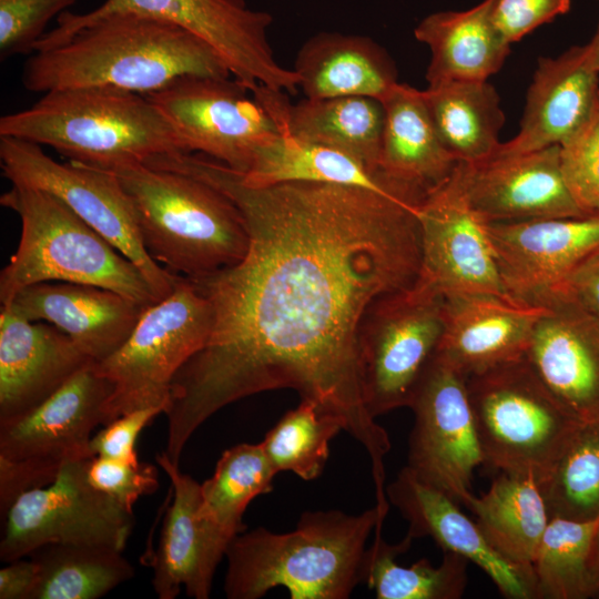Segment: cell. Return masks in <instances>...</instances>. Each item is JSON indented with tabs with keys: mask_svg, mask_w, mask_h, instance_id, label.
I'll list each match as a JSON object with an SVG mask.
<instances>
[{
	"mask_svg": "<svg viewBox=\"0 0 599 599\" xmlns=\"http://www.w3.org/2000/svg\"><path fill=\"white\" fill-rule=\"evenodd\" d=\"M133 12L173 23L210 45L251 93L260 85L294 94L300 79L283 67L268 41L273 17L244 0H105L84 18Z\"/></svg>",
	"mask_w": 599,
	"mask_h": 599,
	"instance_id": "obj_15",
	"label": "cell"
},
{
	"mask_svg": "<svg viewBox=\"0 0 599 599\" xmlns=\"http://www.w3.org/2000/svg\"><path fill=\"white\" fill-rule=\"evenodd\" d=\"M90 359L57 326L0 309V423L32 410Z\"/></svg>",
	"mask_w": 599,
	"mask_h": 599,
	"instance_id": "obj_21",
	"label": "cell"
},
{
	"mask_svg": "<svg viewBox=\"0 0 599 599\" xmlns=\"http://www.w3.org/2000/svg\"><path fill=\"white\" fill-rule=\"evenodd\" d=\"M156 463L171 483L172 501L152 559V586L160 599H174L182 587L189 597L209 599L220 560L199 515L201 484L180 470L164 453Z\"/></svg>",
	"mask_w": 599,
	"mask_h": 599,
	"instance_id": "obj_27",
	"label": "cell"
},
{
	"mask_svg": "<svg viewBox=\"0 0 599 599\" xmlns=\"http://www.w3.org/2000/svg\"><path fill=\"white\" fill-rule=\"evenodd\" d=\"M276 474L261 443H242L223 451L212 477L201 484L199 515L219 560L245 530L242 518L250 502L273 490Z\"/></svg>",
	"mask_w": 599,
	"mask_h": 599,
	"instance_id": "obj_31",
	"label": "cell"
},
{
	"mask_svg": "<svg viewBox=\"0 0 599 599\" xmlns=\"http://www.w3.org/2000/svg\"><path fill=\"white\" fill-rule=\"evenodd\" d=\"M465 195L485 223L586 215L561 170L560 145L477 162H459Z\"/></svg>",
	"mask_w": 599,
	"mask_h": 599,
	"instance_id": "obj_18",
	"label": "cell"
},
{
	"mask_svg": "<svg viewBox=\"0 0 599 599\" xmlns=\"http://www.w3.org/2000/svg\"><path fill=\"white\" fill-rule=\"evenodd\" d=\"M598 526L599 518L551 516L531 565L538 599L591 598L590 556Z\"/></svg>",
	"mask_w": 599,
	"mask_h": 599,
	"instance_id": "obj_36",
	"label": "cell"
},
{
	"mask_svg": "<svg viewBox=\"0 0 599 599\" xmlns=\"http://www.w3.org/2000/svg\"><path fill=\"white\" fill-rule=\"evenodd\" d=\"M541 487L551 516L599 518V423L582 424Z\"/></svg>",
	"mask_w": 599,
	"mask_h": 599,
	"instance_id": "obj_38",
	"label": "cell"
},
{
	"mask_svg": "<svg viewBox=\"0 0 599 599\" xmlns=\"http://www.w3.org/2000/svg\"><path fill=\"white\" fill-rule=\"evenodd\" d=\"M161 413H163L161 407H149L113 419L92 436L90 441L92 455L122 461H139L135 450L136 439L142 429Z\"/></svg>",
	"mask_w": 599,
	"mask_h": 599,
	"instance_id": "obj_43",
	"label": "cell"
},
{
	"mask_svg": "<svg viewBox=\"0 0 599 599\" xmlns=\"http://www.w3.org/2000/svg\"><path fill=\"white\" fill-rule=\"evenodd\" d=\"M466 507L499 555L512 564L531 568L551 518L537 476L499 473L489 489L479 497L474 495Z\"/></svg>",
	"mask_w": 599,
	"mask_h": 599,
	"instance_id": "obj_30",
	"label": "cell"
},
{
	"mask_svg": "<svg viewBox=\"0 0 599 599\" xmlns=\"http://www.w3.org/2000/svg\"><path fill=\"white\" fill-rule=\"evenodd\" d=\"M599 103V73L587 45L541 57L527 92L518 133L493 155L528 153L561 145L589 120Z\"/></svg>",
	"mask_w": 599,
	"mask_h": 599,
	"instance_id": "obj_23",
	"label": "cell"
},
{
	"mask_svg": "<svg viewBox=\"0 0 599 599\" xmlns=\"http://www.w3.org/2000/svg\"><path fill=\"white\" fill-rule=\"evenodd\" d=\"M0 203L21 221L18 248L0 273L1 305L42 282L109 288L143 307L159 302L142 272L54 194L12 184Z\"/></svg>",
	"mask_w": 599,
	"mask_h": 599,
	"instance_id": "obj_6",
	"label": "cell"
},
{
	"mask_svg": "<svg viewBox=\"0 0 599 599\" xmlns=\"http://www.w3.org/2000/svg\"><path fill=\"white\" fill-rule=\"evenodd\" d=\"M483 465L542 480L582 423L539 376L527 356L467 378Z\"/></svg>",
	"mask_w": 599,
	"mask_h": 599,
	"instance_id": "obj_7",
	"label": "cell"
},
{
	"mask_svg": "<svg viewBox=\"0 0 599 599\" xmlns=\"http://www.w3.org/2000/svg\"><path fill=\"white\" fill-rule=\"evenodd\" d=\"M112 385L91 361L39 406L0 423V510L23 493L52 483L61 468L90 459L92 432L103 425Z\"/></svg>",
	"mask_w": 599,
	"mask_h": 599,
	"instance_id": "obj_9",
	"label": "cell"
},
{
	"mask_svg": "<svg viewBox=\"0 0 599 599\" xmlns=\"http://www.w3.org/2000/svg\"><path fill=\"white\" fill-rule=\"evenodd\" d=\"M345 430L344 422L309 399H301L271 428L263 441V449L272 466L280 471H291L303 480L321 476L329 455V441Z\"/></svg>",
	"mask_w": 599,
	"mask_h": 599,
	"instance_id": "obj_37",
	"label": "cell"
},
{
	"mask_svg": "<svg viewBox=\"0 0 599 599\" xmlns=\"http://www.w3.org/2000/svg\"><path fill=\"white\" fill-rule=\"evenodd\" d=\"M88 479L93 487L132 511L134 502L159 488L158 469L151 464L122 461L94 456L88 466Z\"/></svg>",
	"mask_w": 599,
	"mask_h": 599,
	"instance_id": "obj_41",
	"label": "cell"
},
{
	"mask_svg": "<svg viewBox=\"0 0 599 599\" xmlns=\"http://www.w3.org/2000/svg\"><path fill=\"white\" fill-rule=\"evenodd\" d=\"M165 165L229 196L248 233L238 263L189 278L210 302L213 325L172 380L166 456L179 464L194 432L224 406L290 388L344 422L382 488L390 440L365 403L358 334L375 300L418 278L419 205L334 183L254 187L193 153Z\"/></svg>",
	"mask_w": 599,
	"mask_h": 599,
	"instance_id": "obj_1",
	"label": "cell"
},
{
	"mask_svg": "<svg viewBox=\"0 0 599 599\" xmlns=\"http://www.w3.org/2000/svg\"><path fill=\"white\" fill-rule=\"evenodd\" d=\"M57 22L24 63L28 91L105 87L145 95L186 75L231 77L210 45L164 20L133 12L84 18L64 11Z\"/></svg>",
	"mask_w": 599,
	"mask_h": 599,
	"instance_id": "obj_2",
	"label": "cell"
},
{
	"mask_svg": "<svg viewBox=\"0 0 599 599\" xmlns=\"http://www.w3.org/2000/svg\"><path fill=\"white\" fill-rule=\"evenodd\" d=\"M549 295L565 297L599 318V248L583 260L546 297Z\"/></svg>",
	"mask_w": 599,
	"mask_h": 599,
	"instance_id": "obj_44",
	"label": "cell"
},
{
	"mask_svg": "<svg viewBox=\"0 0 599 599\" xmlns=\"http://www.w3.org/2000/svg\"><path fill=\"white\" fill-rule=\"evenodd\" d=\"M386 497L408 522L414 539L430 537L443 549L478 566L509 599H538L531 568L512 564L486 540L458 502L417 478L406 466L386 487Z\"/></svg>",
	"mask_w": 599,
	"mask_h": 599,
	"instance_id": "obj_19",
	"label": "cell"
},
{
	"mask_svg": "<svg viewBox=\"0 0 599 599\" xmlns=\"http://www.w3.org/2000/svg\"><path fill=\"white\" fill-rule=\"evenodd\" d=\"M527 357L555 395L582 423H599V318L549 295Z\"/></svg>",
	"mask_w": 599,
	"mask_h": 599,
	"instance_id": "obj_20",
	"label": "cell"
},
{
	"mask_svg": "<svg viewBox=\"0 0 599 599\" xmlns=\"http://www.w3.org/2000/svg\"><path fill=\"white\" fill-rule=\"evenodd\" d=\"M0 136L48 145L69 161L100 169L186 153L144 94L105 87L43 93L29 109L1 116Z\"/></svg>",
	"mask_w": 599,
	"mask_h": 599,
	"instance_id": "obj_4",
	"label": "cell"
},
{
	"mask_svg": "<svg viewBox=\"0 0 599 599\" xmlns=\"http://www.w3.org/2000/svg\"><path fill=\"white\" fill-rule=\"evenodd\" d=\"M382 103L377 174L395 192L420 203L453 174L458 161L443 145L423 91L398 83Z\"/></svg>",
	"mask_w": 599,
	"mask_h": 599,
	"instance_id": "obj_25",
	"label": "cell"
},
{
	"mask_svg": "<svg viewBox=\"0 0 599 599\" xmlns=\"http://www.w3.org/2000/svg\"><path fill=\"white\" fill-rule=\"evenodd\" d=\"M90 459L65 464L52 483L28 490L13 501L2 517V561L23 558L47 545L123 551L133 528L132 511L91 485Z\"/></svg>",
	"mask_w": 599,
	"mask_h": 599,
	"instance_id": "obj_12",
	"label": "cell"
},
{
	"mask_svg": "<svg viewBox=\"0 0 599 599\" xmlns=\"http://www.w3.org/2000/svg\"><path fill=\"white\" fill-rule=\"evenodd\" d=\"M590 573L592 583L591 598H599V526L591 549Z\"/></svg>",
	"mask_w": 599,
	"mask_h": 599,
	"instance_id": "obj_46",
	"label": "cell"
},
{
	"mask_svg": "<svg viewBox=\"0 0 599 599\" xmlns=\"http://www.w3.org/2000/svg\"><path fill=\"white\" fill-rule=\"evenodd\" d=\"M29 556L39 570L33 599H97L134 576L122 551L109 547L47 545Z\"/></svg>",
	"mask_w": 599,
	"mask_h": 599,
	"instance_id": "obj_35",
	"label": "cell"
},
{
	"mask_svg": "<svg viewBox=\"0 0 599 599\" xmlns=\"http://www.w3.org/2000/svg\"><path fill=\"white\" fill-rule=\"evenodd\" d=\"M599 1V0H598Z\"/></svg>",
	"mask_w": 599,
	"mask_h": 599,
	"instance_id": "obj_48",
	"label": "cell"
},
{
	"mask_svg": "<svg viewBox=\"0 0 599 599\" xmlns=\"http://www.w3.org/2000/svg\"><path fill=\"white\" fill-rule=\"evenodd\" d=\"M0 570V599H33L39 570L35 561L22 558Z\"/></svg>",
	"mask_w": 599,
	"mask_h": 599,
	"instance_id": "obj_45",
	"label": "cell"
},
{
	"mask_svg": "<svg viewBox=\"0 0 599 599\" xmlns=\"http://www.w3.org/2000/svg\"><path fill=\"white\" fill-rule=\"evenodd\" d=\"M407 534L397 544L374 538L366 549L362 582L374 590L377 599H459L467 586V564L463 556L444 551L438 566L420 558L405 567L396 558L406 552L413 541Z\"/></svg>",
	"mask_w": 599,
	"mask_h": 599,
	"instance_id": "obj_34",
	"label": "cell"
},
{
	"mask_svg": "<svg viewBox=\"0 0 599 599\" xmlns=\"http://www.w3.org/2000/svg\"><path fill=\"white\" fill-rule=\"evenodd\" d=\"M109 170L131 197L145 251L173 274L196 278L238 263L248 233L232 200L185 173L129 163Z\"/></svg>",
	"mask_w": 599,
	"mask_h": 599,
	"instance_id": "obj_5",
	"label": "cell"
},
{
	"mask_svg": "<svg viewBox=\"0 0 599 599\" xmlns=\"http://www.w3.org/2000/svg\"><path fill=\"white\" fill-rule=\"evenodd\" d=\"M236 79L186 75L145 94L174 129L186 153L199 152L244 173L255 151L281 128Z\"/></svg>",
	"mask_w": 599,
	"mask_h": 599,
	"instance_id": "obj_13",
	"label": "cell"
},
{
	"mask_svg": "<svg viewBox=\"0 0 599 599\" xmlns=\"http://www.w3.org/2000/svg\"><path fill=\"white\" fill-rule=\"evenodd\" d=\"M506 293L540 302L599 248V213L486 223Z\"/></svg>",
	"mask_w": 599,
	"mask_h": 599,
	"instance_id": "obj_17",
	"label": "cell"
},
{
	"mask_svg": "<svg viewBox=\"0 0 599 599\" xmlns=\"http://www.w3.org/2000/svg\"><path fill=\"white\" fill-rule=\"evenodd\" d=\"M467 376L434 353L414 389L406 467L458 504L474 497L473 474L484 463Z\"/></svg>",
	"mask_w": 599,
	"mask_h": 599,
	"instance_id": "obj_14",
	"label": "cell"
},
{
	"mask_svg": "<svg viewBox=\"0 0 599 599\" xmlns=\"http://www.w3.org/2000/svg\"><path fill=\"white\" fill-rule=\"evenodd\" d=\"M423 95L443 145L458 162L496 152L505 114L488 81H449L427 87Z\"/></svg>",
	"mask_w": 599,
	"mask_h": 599,
	"instance_id": "obj_32",
	"label": "cell"
},
{
	"mask_svg": "<svg viewBox=\"0 0 599 599\" xmlns=\"http://www.w3.org/2000/svg\"><path fill=\"white\" fill-rule=\"evenodd\" d=\"M589 54V60L593 69L599 73V19L596 31L588 43H586Z\"/></svg>",
	"mask_w": 599,
	"mask_h": 599,
	"instance_id": "obj_47",
	"label": "cell"
},
{
	"mask_svg": "<svg viewBox=\"0 0 599 599\" xmlns=\"http://www.w3.org/2000/svg\"><path fill=\"white\" fill-rule=\"evenodd\" d=\"M496 0H483L463 11L426 16L415 38L430 51L428 87L449 81H487L505 63L510 43L494 22Z\"/></svg>",
	"mask_w": 599,
	"mask_h": 599,
	"instance_id": "obj_29",
	"label": "cell"
},
{
	"mask_svg": "<svg viewBox=\"0 0 599 599\" xmlns=\"http://www.w3.org/2000/svg\"><path fill=\"white\" fill-rule=\"evenodd\" d=\"M75 0H0V58L33 52L53 17Z\"/></svg>",
	"mask_w": 599,
	"mask_h": 599,
	"instance_id": "obj_40",
	"label": "cell"
},
{
	"mask_svg": "<svg viewBox=\"0 0 599 599\" xmlns=\"http://www.w3.org/2000/svg\"><path fill=\"white\" fill-rule=\"evenodd\" d=\"M377 507L357 515L305 511L294 530L264 527L230 542L224 592L229 599H257L282 587L292 599H346L362 582L367 540L382 537Z\"/></svg>",
	"mask_w": 599,
	"mask_h": 599,
	"instance_id": "obj_3",
	"label": "cell"
},
{
	"mask_svg": "<svg viewBox=\"0 0 599 599\" xmlns=\"http://www.w3.org/2000/svg\"><path fill=\"white\" fill-rule=\"evenodd\" d=\"M566 185L583 214L599 213V103L589 120L560 145Z\"/></svg>",
	"mask_w": 599,
	"mask_h": 599,
	"instance_id": "obj_39",
	"label": "cell"
},
{
	"mask_svg": "<svg viewBox=\"0 0 599 599\" xmlns=\"http://www.w3.org/2000/svg\"><path fill=\"white\" fill-rule=\"evenodd\" d=\"M1 306L57 326L95 363L124 344L146 308L109 288L67 282L27 286Z\"/></svg>",
	"mask_w": 599,
	"mask_h": 599,
	"instance_id": "obj_24",
	"label": "cell"
},
{
	"mask_svg": "<svg viewBox=\"0 0 599 599\" xmlns=\"http://www.w3.org/2000/svg\"><path fill=\"white\" fill-rule=\"evenodd\" d=\"M571 0H496L494 22L511 44L538 27L569 12Z\"/></svg>",
	"mask_w": 599,
	"mask_h": 599,
	"instance_id": "obj_42",
	"label": "cell"
},
{
	"mask_svg": "<svg viewBox=\"0 0 599 599\" xmlns=\"http://www.w3.org/2000/svg\"><path fill=\"white\" fill-rule=\"evenodd\" d=\"M2 174L11 184L45 190L129 258L158 301L172 293L179 275L158 264L144 248L133 202L109 170L69 161L59 163L41 145L0 136Z\"/></svg>",
	"mask_w": 599,
	"mask_h": 599,
	"instance_id": "obj_10",
	"label": "cell"
},
{
	"mask_svg": "<svg viewBox=\"0 0 599 599\" xmlns=\"http://www.w3.org/2000/svg\"><path fill=\"white\" fill-rule=\"evenodd\" d=\"M238 175L245 184L254 187L290 182L334 183L365 187L408 200L392 190L378 174L359 161L338 151L300 140L283 130L255 151L248 169Z\"/></svg>",
	"mask_w": 599,
	"mask_h": 599,
	"instance_id": "obj_33",
	"label": "cell"
},
{
	"mask_svg": "<svg viewBox=\"0 0 599 599\" xmlns=\"http://www.w3.org/2000/svg\"><path fill=\"white\" fill-rule=\"evenodd\" d=\"M549 312L491 295L445 298L435 354L467 377L527 356L539 321Z\"/></svg>",
	"mask_w": 599,
	"mask_h": 599,
	"instance_id": "obj_22",
	"label": "cell"
},
{
	"mask_svg": "<svg viewBox=\"0 0 599 599\" xmlns=\"http://www.w3.org/2000/svg\"><path fill=\"white\" fill-rule=\"evenodd\" d=\"M445 298L418 282L384 294L361 323L358 349L366 406L376 418L408 407L444 328Z\"/></svg>",
	"mask_w": 599,
	"mask_h": 599,
	"instance_id": "obj_11",
	"label": "cell"
},
{
	"mask_svg": "<svg viewBox=\"0 0 599 599\" xmlns=\"http://www.w3.org/2000/svg\"><path fill=\"white\" fill-rule=\"evenodd\" d=\"M212 325L210 302L179 275L172 293L143 311L124 344L94 362L95 372L112 385L102 426L136 409L164 412L175 374L205 345Z\"/></svg>",
	"mask_w": 599,
	"mask_h": 599,
	"instance_id": "obj_8",
	"label": "cell"
},
{
	"mask_svg": "<svg viewBox=\"0 0 599 599\" xmlns=\"http://www.w3.org/2000/svg\"><path fill=\"white\" fill-rule=\"evenodd\" d=\"M291 135L344 153L377 174L385 124L382 101L369 97L308 99L291 104L284 92H252Z\"/></svg>",
	"mask_w": 599,
	"mask_h": 599,
	"instance_id": "obj_26",
	"label": "cell"
},
{
	"mask_svg": "<svg viewBox=\"0 0 599 599\" xmlns=\"http://www.w3.org/2000/svg\"><path fill=\"white\" fill-rule=\"evenodd\" d=\"M418 221V282L444 298L491 295L517 302L504 288L486 223L470 206L457 166L422 201Z\"/></svg>",
	"mask_w": 599,
	"mask_h": 599,
	"instance_id": "obj_16",
	"label": "cell"
},
{
	"mask_svg": "<svg viewBox=\"0 0 599 599\" xmlns=\"http://www.w3.org/2000/svg\"><path fill=\"white\" fill-rule=\"evenodd\" d=\"M293 70L308 99L369 97L383 101L399 83L388 53L358 34H314L300 48Z\"/></svg>",
	"mask_w": 599,
	"mask_h": 599,
	"instance_id": "obj_28",
	"label": "cell"
}]
</instances>
